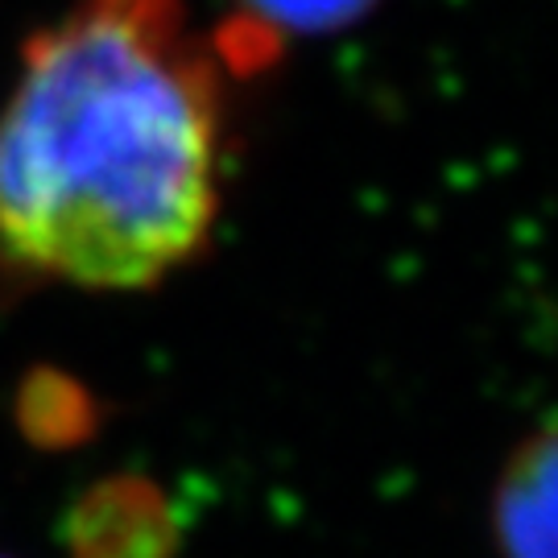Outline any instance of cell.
<instances>
[{"label": "cell", "mask_w": 558, "mask_h": 558, "mask_svg": "<svg viewBox=\"0 0 558 558\" xmlns=\"http://www.w3.org/2000/svg\"><path fill=\"white\" fill-rule=\"evenodd\" d=\"M223 83L182 0H80L0 108V257L80 290H154L220 216Z\"/></svg>", "instance_id": "cell-1"}, {"label": "cell", "mask_w": 558, "mask_h": 558, "mask_svg": "<svg viewBox=\"0 0 558 558\" xmlns=\"http://www.w3.org/2000/svg\"><path fill=\"white\" fill-rule=\"evenodd\" d=\"M62 546L71 558H170L179 513L154 480L108 476L71 505Z\"/></svg>", "instance_id": "cell-2"}, {"label": "cell", "mask_w": 558, "mask_h": 558, "mask_svg": "<svg viewBox=\"0 0 558 558\" xmlns=\"http://www.w3.org/2000/svg\"><path fill=\"white\" fill-rule=\"evenodd\" d=\"M555 430L538 426L497 480L493 525L500 558H555Z\"/></svg>", "instance_id": "cell-3"}, {"label": "cell", "mask_w": 558, "mask_h": 558, "mask_svg": "<svg viewBox=\"0 0 558 558\" xmlns=\"http://www.w3.org/2000/svg\"><path fill=\"white\" fill-rule=\"evenodd\" d=\"M17 422L41 447H71L96 430V401L71 377L41 368L21 385Z\"/></svg>", "instance_id": "cell-4"}, {"label": "cell", "mask_w": 558, "mask_h": 558, "mask_svg": "<svg viewBox=\"0 0 558 558\" xmlns=\"http://www.w3.org/2000/svg\"><path fill=\"white\" fill-rule=\"evenodd\" d=\"M380 0H232L253 38H294V34H336L364 21Z\"/></svg>", "instance_id": "cell-5"}]
</instances>
